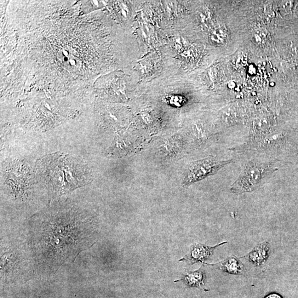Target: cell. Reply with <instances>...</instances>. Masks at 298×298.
I'll return each mask as SVG.
<instances>
[{
    "mask_svg": "<svg viewBox=\"0 0 298 298\" xmlns=\"http://www.w3.org/2000/svg\"><path fill=\"white\" fill-rule=\"evenodd\" d=\"M32 242L40 260L50 267L73 260L95 242L96 226L87 213L70 205H53L40 214Z\"/></svg>",
    "mask_w": 298,
    "mask_h": 298,
    "instance_id": "6da1fadb",
    "label": "cell"
},
{
    "mask_svg": "<svg viewBox=\"0 0 298 298\" xmlns=\"http://www.w3.org/2000/svg\"><path fill=\"white\" fill-rule=\"evenodd\" d=\"M276 170L272 162L251 160L245 163L238 179L231 186L230 191L237 194L253 192Z\"/></svg>",
    "mask_w": 298,
    "mask_h": 298,
    "instance_id": "7a4b0ae2",
    "label": "cell"
},
{
    "mask_svg": "<svg viewBox=\"0 0 298 298\" xmlns=\"http://www.w3.org/2000/svg\"><path fill=\"white\" fill-rule=\"evenodd\" d=\"M232 163L233 160H219L213 157L192 162L188 166L183 185L184 186H190L206 177L214 175L225 166Z\"/></svg>",
    "mask_w": 298,
    "mask_h": 298,
    "instance_id": "3957f363",
    "label": "cell"
},
{
    "mask_svg": "<svg viewBox=\"0 0 298 298\" xmlns=\"http://www.w3.org/2000/svg\"><path fill=\"white\" fill-rule=\"evenodd\" d=\"M226 244H227V242L212 247L200 244H195L191 246L190 253L179 261H185L190 265H194L198 262H201L204 264V261L209 259L213 254L214 251L216 248Z\"/></svg>",
    "mask_w": 298,
    "mask_h": 298,
    "instance_id": "277c9868",
    "label": "cell"
},
{
    "mask_svg": "<svg viewBox=\"0 0 298 298\" xmlns=\"http://www.w3.org/2000/svg\"><path fill=\"white\" fill-rule=\"evenodd\" d=\"M204 264L216 266L224 273L234 275H243L245 273L243 263L235 255L229 257L226 260L214 264H207L205 263Z\"/></svg>",
    "mask_w": 298,
    "mask_h": 298,
    "instance_id": "5b68a950",
    "label": "cell"
},
{
    "mask_svg": "<svg viewBox=\"0 0 298 298\" xmlns=\"http://www.w3.org/2000/svg\"><path fill=\"white\" fill-rule=\"evenodd\" d=\"M270 254V246L268 242H263L255 246L250 253L245 255L248 261L256 266H261L268 260Z\"/></svg>",
    "mask_w": 298,
    "mask_h": 298,
    "instance_id": "8992f818",
    "label": "cell"
},
{
    "mask_svg": "<svg viewBox=\"0 0 298 298\" xmlns=\"http://www.w3.org/2000/svg\"><path fill=\"white\" fill-rule=\"evenodd\" d=\"M205 278V272L200 267L198 270L194 272L186 271L183 274L182 278L177 281H183L190 287L202 288L204 285Z\"/></svg>",
    "mask_w": 298,
    "mask_h": 298,
    "instance_id": "52a82bcc",
    "label": "cell"
},
{
    "mask_svg": "<svg viewBox=\"0 0 298 298\" xmlns=\"http://www.w3.org/2000/svg\"><path fill=\"white\" fill-rule=\"evenodd\" d=\"M229 32L225 26H220L215 28L212 33L211 38L217 44H225L229 39Z\"/></svg>",
    "mask_w": 298,
    "mask_h": 298,
    "instance_id": "ba28073f",
    "label": "cell"
},
{
    "mask_svg": "<svg viewBox=\"0 0 298 298\" xmlns=\"http://www.w3.org/2000/svg\"><path fill=\"white\" fill-rule=\"evenodd\" d=\"M254 39L256 43L262 44L266 41V36L262 32H257L255 34Z\"/></svg>",
    "mask_w": 298,
    "mask_h": 298,
    "instance_id": "9c48e42d",
    "label": "cell"
},
{
    "mask_svg": "<svg viewBox=\"0 0 298 298\" xmlns=\"http://www.w3.org/2000/svg\"><path fill=\"white\" fill-rule=\"evenodd\" d=\"M264 298H283L281 295L278 293H272L268 294Z\"/></svg>",
    "mask_w": 298,
    "mask_h": 298,
    "instance_id": "30bf717a",
    "label": "cell"
}]
</instances>
